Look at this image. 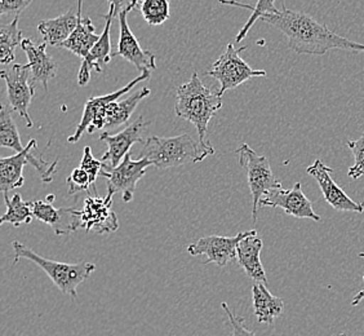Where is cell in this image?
Segmentation results:
<instances>
[{"mask_svg":"<svg viewBox=\"0 0 364 336\" xmlns=\"http://www.w3.org/2000/svg\"><path fill=\"white\" fill-rule=\"evenodd\" d=\"M79 17L73 11L61 14L56 19L44 20L38 23V30L42 34L44 43L53 47L66 42L70 38L73 31L77 28Z\"/></svg>","mask_w":364,"mask_h":336,"instance_id":"603a6c76","label":"cell"},{"mask_svg":"<svg viewBox=\"0 0 364 336\" xmlns=\"http://www.w3.org/2000/svg\"><path fill=\"white\" fill-rule=\"evenodd\" d=\"M346 145L355 158V163L349 168L348 176L353 180H358L359 177L364 176V132L358 140L346 141Z\"/></svg>","mask_w":364,"mask_h":336,"instance_id":"4dcf8cb0","label":"cell"},{"mask_svg":"<svg viewBox=\"0 0 364 336\" xmlns=\"http://www.w3.org/2000/svg\"><path fill=\"white\" fill-rule=\"evenodd\" d=\"M18 21L20 16H16L8 25H0V63L4 65L14 61L16 48L23 42Z\"/></svg>","mask_w":364,"mask_h":336,"instance_id":"d4e9b609","label":"cell"},{"mask_svg":"<svg viewBox=\"0 0 364 336\" xmlns=\"http://www.w3.org/2000/svg\"><path fill=\"white\" fill-rule=\"evenodd\" d=\"M223 98L218 92L205 87L196 73H193L189 82L180 85L176 92L175 112L177 117L189 120L198 131L199 140H205L210 120L221 109Z\"/></svg>","mask_w":364,"mask_h":336,"instance_id":"3957f363","label":"cell"},{"mask_svg":"<svg viewBox=\"0 0 364 336\" xmlns=\"http://www.w3.org/2000/svg\"><path fill=\"white\" fill-rule=\"evenodd\" d=\"M256 231H242L235 237H224V236H207L204 238L196 241L188 247V252L191 256L205 255L207 260L203 264L215 263L218 266H228L231 261L237 259V248L240 241L252 236Z\"/></svg>","mask_w":364,"mask_h":336,"instance_id":"9c48e42d","label":"cell"},{"mask_svg":"<svg viewBox=\"0 0 364 336\" xmlns=\"http://www.w3.org/2000/svg\"><path fill=\"white\" fill-rule=\"evenodd\" d=\"M4 199L7 204V212L0 219V224L9 223L14 226H20L21 224L31 223L34 215L30 207V202H25L21 194L16 193L12 198H9L8 194H4Z\"/></svg>","mask_w":364,"mask_h":336,"instance_id":"4316f807","label":"cell"},{"mask_svg":"<svg viewBox=\"0 0 364 336\" xmlns=\"http://www.w3.org/2000/svg\"><path fill=\"white\" fill-rule=\"evenodd\" d=\"M28 164V147L21 153L0 158V189L7 194L23 185V167Z\"/></svg>","mask_w":364,"mask_h":336,"instance_id":"cb8c5ba5","label":"cell"},{"mask_svg":"<svg viewBox=\"0 0 364 336\" xmlns=\"http://www.w3.org/2000/svg\"><path fill=\"white\" fill-rule=\"evenodd\" d=\"M259 207H279L289 216L321 221V216L316 215L310 199L302 191L301 182H296L291 189L279 188L269 191L261 199Z\"/></svg>","mask_w":364,"mask_h":336,"instance_id":"8fae6325","label":"cell"},{"mask_svg":"<svg viewBox=\"0 0 364 336\" xmlns=\"http://www.w3.org/2000/svg\"><path fill=\"white\" fill-rule=\"evenodd\" d=\"M69 194L75 193H87L91 188V177L83 168L77 167L71 172V175L66 179Z\"/></svg>","mask_w":364,"mask_h":336,"instance_id":"1f68e13d","label":"cell"},{"mask_svg":"<svg viewBox=\"0 0 364 336\" xmlns=\"http://www.w3.org/2000/svg\"><path fill=\"white\" fill-rule=\"evenodd\" d=\"M363 280H364V275H363ZM364 299V288L362 290V291H359L355 296H354V299H353V301H351V305L353 307H357L358 304L360 303V301L363 300Z\"/></svg>","mask_w":364,"mask_h":336,"instance_id":"8d00e7d4","label":"cell"},{"mask_svg":"<svg viewBox=\"0 0 364 336\" xmlns=\"http://www.w3.org/2000/svg\"><path fill=\"white\" fill-rule=\"evenodd\" d=\"M115 17V8L110 7L109 14L104 16L105 19V28L104 33L100 36L98 42L93 46L88 56L85 57L80 65V70L77 74V83L79 85H85L91 79V71L96 70L101 73L104 70L105 65L110 63L112 60V39H110V28H112V20Z\"/></svg>","mask_w":364,"mask_h":336,"instance_id":"9a60e30c","label":"cell"},{"mask_svg":"<svg viewBox=\"0 0 364 336\" xmlns=\"http://www.w3.org/2000/svg\"><path fill=\"white\" fill-rule=\"evenodd\" d=\"M253 310L259 323L274 325L284 310V301L274 296L265 283L255 282L252 286Z\"/></svg>","mask_w":364,"mask_h":336,"instance_id":"7402d4cb","label":"cell"},{"mask_svg":"<svg viewBox=\"0 0 364 336\" xmlns=\"http://www.w3.org/2000/svg\"><path fill=\"white\" fill-rule=\"evenodd\" d=\"M12 112H14V109L11 106L1 104V109H0V147H11L17 153H21L25 150V147H22L18 128L12 118Z\"/></svg>","mask_w":364,"mask_h":336,"instance_id":"484cf974","label":"cell"},{"mask_svg":"<svg viewBox=\"0 0 364 336\" xmlns=\"http://www.w3.org/2000/svg\"><path fill=\"white\" fill-rule=\"evenodd\" d=\"M33 215L49 225L57 236H68L80 228V211L75 209H56L48 201H30Z\"/></svg>","mask_w":364,"mask_h":336,"instance_id":"e0dca14e","label":"cell"},{"mask_svg":"<svg viewBox=\"0 0 364 336\" xmlns=\"http://www.w3.org/2000/svg\"><path fill=\"white\" fill-rule=\"evenodd\" d=\"M118 19H119L120 26L119 43H118V52H115L112 56L123 57L124 60L134 65V68L141 73L156 69L154 53L151 51L142 49L140 43L128 26L127 12H122L118 16Z\"/></svg>","mask_w":364,"mask_h":336,"instance_id":"2e32d148","label":"cell"},{"mask_svg":"<svg viewBox=\"0 0 364 336\" xmlns=\"http://www.w3.org/2000/svg\"><path fill=\"white\" fill-rule=\"evenodd\" d=\"M12 247L14 251V266H16L20 259L30 260L31 263L42 268L61 293L70 295L74 299L77 298V286L88 280L91 274L96 271V266L93 263L68 264L46 259L18 241H14Z\"/></svg>","mask_w":364,"mask_h":336,"instance_id":"277c9868","label":"cell"},{"mask_svg":"<svg viewBox=\"0 0 364 336\" xmlns=\"http://www.w3.org/2000/svg\"><path fill=\"white\" fill-rule=\"evenodd\" d=\"M28 164H31L33 167L36 168V171L39 172V176L42 179L43 182L48 184L53 180V176L56 175V167L58 164V159L49 163V162L44 161L43 154L44 152H41L38 147H36V140L28 141Z\"/></svg>","mask_w":364,"mask_h":336,"instance_id":"f1b7e54d","label":"cell"},{"mask_svg":"<svg viewBox=\"0 0 364 336\" xmlns=\"http://www.w3.org/2000/svg\"><path fill=\"white\" fill-rule=\"evenodd\" d=\"M287 36L288 47L299 55L323 56L331 49L364 52V44L351 42L333 33L326 23L305 12H296L283 7L277 14H265L259 19Z\"/></svg>","mask_w":364,"mask_h":336,"instance_id":"6da1fadb","label":"cell"},{"mask_svg":"<svg viewBox=\"0 0 364 336\" xmlns=\"http://www.w3.org/2000/svg\"><path fill=\"white\" fill-rule=\"evenodd\" d=\"M151 166L153 163L146 159L134 161L131 153H128L117 167L110 168L104 166V169L100 176L106 177L107 180V194L105 198L112 201L114 194L120 193L123 202L126 204L131 202L134 196L137 182L146 175L147 168Z\"/></svg>","mask_w":364,"mask_h":336,"instance_id":"52a82bcc","label":"cell"},{"mask_svg":"<svg viewBox=\"0 0 364 336\" xmlns=\"http://www.w3.org/2000/svg\"><path fill=\"white\" fill-rule=\"evenodd\" d=\"M7 84L8 105L14 109L26 122L28 128L34 126L28 115V107L36 95V84L30 82V69L28 65L14 63L11 69L0 73Z\"/></svg>","mask_w":364,"mask_h":336,"instance_id":"ba28073f","label":"cell"},{"mask_svg":"<svg viewBox=\"0 0 364 336\" xmlns=\"http://www.w3.org/2000/svg\"><path fill=\"white\" fill-rule=\"evenodd\" d=\"M338 336H348V335H346V334H345V332H343V334H340V335H338Z\"/></svg>","mask_w":364,"mask_h":336,"instance_id":"74e56055","label":"cell"},{"mask_svg":"<svg viewBox=\"0 0 364 336\" xmlns=\"http://www.w3.org/2000/svg\"><path fill=\"white\" fill-rule=\"evenodd\" d=\"M110 7L115 8V16H119L122 12L129 14L134 8L140 7L142 0H107Z\"/></svg>","mask_w":364,"mask_h":336,"instance_id":"d590c367","label":"cell"},{"mask_svg":"<svg viewBox=\"0 0 364 336\" xmlns=\"http://www.w3.org/2000/svg\"><path fill=\"white\" fill-rule=\"evenodd\" d=\"M147 126H150V122L144 120V117L140 115L132 125H129L119 133H101L100 140L104 141L107 145V152L101 157L100 161L102 162L106 167L114 168L119 166L123 158L128 153H131V147L142 141V133L146 130Z\"/></svg>","mask_w":364,"mask_h":336,"instance_id":"30bf717a","label":"cell"},{"mask_svg":"<svg viewBox=\"0 0 364 336\" xmlns=\"http://www.w3.org/2000/svg\"><path fill=\"white\" fill-rule=\"evenodd\" d=\"M104 166L105 164L102 162L100 161V159H96L93 157L91 147H85V154H83V158L80 161V168H83L85 171L88 172V175L91 177L92 185H95V182L97 180L98 176L101 175Z\"/></svg>","mask_w":364,"mask_h":336,"instance_id":"d6a6232c","label":"cell"},{"mask_svg":"<svg viewBox=\"0 0 364 336\" xmlns=\"http://www.w3.org/2000/svg\"><path fill=\"white\" fill-rule=\"evenodd\" d=\"M150 93L151 91L149 88H141L140 91L134 92L129 98L110 103L97 112L88 128V132H96L98 130L107 132L109 130H115L124 125L131 118L137 105Z\"/></svg>","mask_w":364,"mask_h":336,"instance_id":"7c38bea8","label":"cell"},{"mask_svg":"<svg viewBox=\"0 0 364 336\" xmlns=\"http://www.w3.org/2000/svg\"><path fill=\"white\" fill-rule=\"evenodd\" d=\"M139 8L150 26H159L169 20V0H142Z\"/></svg>","mask_w":364,"mask_h":336,"instance_id":"f546056e","label":"cell"},{"mask_svg":"<svg viewBox=\"0 0 364 336\" xmlns=\"http://www.w3.org/2000/svg\"><path fill=\"white\" fill-rule=\"evenodd\" d=\"M248 46H243L240 48H235L234 44L230 43L216 63L212 65V69L205 74L215 78L220 82L218 95L223 98L225 92L230 91L239 87L240 84L250 80L251 78L267 77L265 70H256L251 68L245 60L240 57V52L247 49Z\"/></svg>","mask_w":364,"mask_h":336,"instance_id":"8992f818","label":"cell"},{"mask_svg":"<svg viewBox=\"0 0 364 336\" xmlns=\"http://www.w3.org/2000/svg\"><path fill=\"white\" fill-rule=\"evenodd\" d=\"M237 155L239 164L245 169L248 179L253 199V223H256L261 199L269 191L282 188V182L274 175L270 162L267 157L257 154L248 144H242L237 150Z\"/></svg>","mask_w":364,"mask_h":336,"instance_id":"5b68a950","label":"cell"},{"mask_svg":"<svg viewBox=\"0 0 364 336\" xmlns=\"http://www.w3.org/2000/svg\"><path fill=\"white\" fill-rule=\"evenodd\" d=\"M308 174L316 179L319 188L322 190L323 196L326 202L340 212H357L362 214L364 211V204L353 201L343 189H341L333 179L331 177L332 168L324 164L321 159H316L311 166H309Z\"/></svg>","mask_w":364,"mask_h":336,"instance_id":"4fadbf2b","label":"cell"},{"mask_svg":"<svg viewBox=\"0 0 364 336\" xmlns=\"http://www.w3.org/2000/svg\"><path fill=\"white\" fill-rule=\"evenodd\" d=\"M21 48L28 56V65L33 83H42L48 88V83L56 77L57 63L47 53V43L36 44L31 39H23Z\"/></svg>","mask_w":364,"mask_h":336,"instance_id":"ac0fdd59","label":"cell"},{"mask_svg":"<svg viewBox=\"0 0 364 336\" xmlns=\"http://www.w3.org/2000/svg\"><path fill=\"white\" fill-rule=\"evenodd\" d=\"M221 307H223V309L226 312V315H229L231 327H232V334H231V336H256L255 331H250V330L245 327V317L234 315L230 309H229V307H228L226 303H223Z\"/></svg>","mask_w":364,"mask_h":336,"instance_id":"836d02e7","label":"cell"},{"mask_svg":"<svg viewBox=\"0 0 364 336\" xmlns=\"http://www.w3.org/2000/svg\"><path fill=\"white\" fill-rule=\"evenodd\" d=\"M77 14L79 17L77 28L73 31V34L66 42L58 46V48L69 49L83 61L91 52L93 46L98 42L100 36L96 34V28L92 23L91 19L82 14V0H77Z\"/></svg>","mask_w":364,"mask_h":336,"instance_id":"44dd1931","label":"cell"},{"mask_svg":"<svg viewBox=\"0 0 364 336\" xmlns=\"http://www.w3.org/2000/svg\"><path fill=\"white\" fill-rule=\"evenodd\" d=\"M212 154H215V149L210 142L205 144L183 133L173 137H149L144 141L140 159L151 162L158 169H167L202 162Z\"/></svg>","mask_w":364,"mask_h":336,"instance_id":"7a4b0ae2","label":"cell"},{"mask_svg":"<svg viewBox=\"0 0 364 336\" xmlns=\"http://www.w3.org/2000/svg\"><path fill=\"white\" fill-rule=\"evenodd\" d=\"M112 201L98 196H88L80 211V228L97 234L118 231L117 214L112 210Z\"/></svg>","mask_w":364,"mask_h":336,"instance_id":"5bb4252c","label":"cell"},{"mask_svg":"<svg viewBox=\"0 0 364 336\" xmlns=\"http://www.w3.org/2000/svg\"><path fill=\"white\" fill-rule=\"evenodd\" d=\"M220 1L224 3V4H229V6H237V7L245 8V9H251L252 11L251 17L248 19V21L245 22V26L242 28V30L238 33V36L235 38V42L237 43L242 42L245 36H248V33L252 28L255 22L261 19L262 16L277 14L279 11L278 8H275V0H257V3L255 6L243 4V3H239V1H235V0H220Z\"/></svg>","mask_w":364,"mask_h":336,"instance_id":"83f0119b","label":"cell"},{"mask_svg":"<svg viewBox=\"0 0 364 336\" xmlns=\"http://www.w3.org/2000/svg\"><path fill=\"white\" fill-rule=\"evenodd\" d=\"M34 0H0V14L20 16Z\"/></svg>","mask_w":364,"mask_h":336,"instance_id":"e575fe53","label":"cell"},{"mask_svg":"<svg viewBox=\"0 0 364 336\" xmlns=\"http://www.w3.org/2000/svg\"><path fill=\"white\" fill-rule=\"evenodd\" d=\"M147 79H150V71L142 73L140 77L136 78L134 80L129 82V83L124 85L123 88L118 90V91L112 92V93H109V95H104V96H98V98H90V100L85 103V112H83V117H82L80 123L77 125L75 132L71 135L70 137L68 139V141H69V142H77L79 139L82 137V135H83L85 131H88V128L91 126V123L93 122V120H95V117L97 115V112H100L102 107L109 105L110 103L118 101L119 98H122V96H124L128 92L132 91L137 84L144 82V80H147Z\"/></svg>","mask_w":364,"mask_h":336,"instance_id":"d6986e66","label":"cell"},{"mask_svg":"<svg viewBox=\"0 0 364 336\" xmlns=\"http://www.w3.org/2000/svg\"><path fill=\"white\" fill-rule=\"evenodd\" d=\"M262 245V239L257 237V233L240 241L237 248V260L250 278L267 285V273L261 263Z\"/></svg>","mask_w":364,"mask_h":336,"instance_id":"ffe728a7","label":"cell"}]
</instances>
